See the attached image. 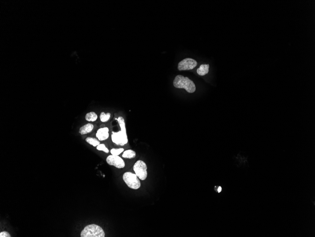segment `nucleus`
<instances>
[{"instance_id": "obj_1", "label": "nucleus", "mask_w": 315, "mask_h": 237, "mask_svg": "<svg viewBox=\"0 0 315 237\" xmlns=\"http://www.w3.org/2000/svg\"><path fill=\"white\" fill-rule=\"evenodd\" d=\"M117 121L120 127L121 131L118 132H112L111 140L116 145L124 146L128 143L125 119L123 117H120L117 118Z\"/></svg>"}, {"instance_id": "obj_2", "label": "nucleus", "mask_w": 315, "mask_h": 237, "mask_svg": "<svg viewBox=\"0 0 315 237\" xmlns=\"http://www.w3.org/2000/svg\"><path fill=\"white\" fill-rule=\"evenodd\" d=\"M173 85L174 87L178 89H184L188 92L190 93L195 92V85L194 82L187 77L183 76L181 75H178L175 77L173 81Z\"/></svg>"}, {"instance_id": "obj_3", "label": "nucleus", "mask_w": 315, "mask_h": 237, "mask_svg": "<svg viewBox=\"0 0 315 237\" xmlns=\"http://www.w3.org/2000/svg\"><path fill=\"white\" fill-rule=\"evenodd\" d=\"M103 230L98 225H90L84 228L81 232V237H104Z\"/></svg>"}, {"instance_id": "obj_4", "label": "nucleus", "mask_w": 315, "mask_h": 237, "mask_svg": "<svg viewBox=\"0 0 315 237\" xmlns=\"http://www.w3.org/2000/svg\"><path fill=\"white\" fill-rule=\"evenodd\" d=\"M123 179L127 186L133 189H137L141 186V182L137 175L132 172H127L124 174Z\"/></svg>"}, {"instance_id": "obj_5", "label": "nucleus", "mask_w": 315, "mask_h": 237, "mask_svg": "<svg viewBox=\"0 0 315 237\" xmlns=\"http://www.w3.org/2000/svg\"><path fill=\"white\" fill-rule=\"evenodd\" d=\"M147 167L144 162L141 160L137 161L134 165L133 169L140 179L144 180L147 178Z\"/></svg>"}, {"instance_id": "obj_6", "label": "nucleus", "mask_w": 315, "mask_h": 237, "mask_svg": "<svg viewBox=\"0 0 315 237\" xmlns=\"http://www.w3.org/2000/svg\"><path fill=\"white\" fill-rule=\"evenodd\" d=\"M197 65V62L195 60L190 58L184 59L180 61L178 64L179 71H185L192 70Z\"/></svg>"}, {"instance_id": "obj_7", "label": "nucleus", "mask_w": 315, "mask_h": 237, "mask_svg": "<svg viewBox=\"0 0 315 237\" xmlns=\"http://www.w3.org/2000/svg\"><path fill=\"white\" fill-rule=\"evenodd\" d=\"M106 162L109 165L113 166L117 169H122L125 167V163L121 158L119 156L110 155L107 157Z\"/></svg>"}, {"instance_id": "obj_8", "label": "nucleus", "mask_w": 315, "mask_h": 237, "mask_svg": "<svg viewBox=\"0 0 315 237\" xmlns=\"http://www.w3.org/2000/svg\"><path fill=\"white\" fill-rule=\"evenodd\" d=\"M109 129L108 127L100 128L97 131L96 136L100 141L107 140L109 137Z\"/></svg>"}, {"instance_id": "obj_9", "label": "nucleus", "mask_w": 315, "mask_h": 237, "mask_svg": "<svg viewBox=\"0 0 315 237\" xmlns=\"http://www.w3.org/2000/svg\"><path fill=\"white\" fill-rule=\"evenodd\" d=\"M93 128L94 126L93 124L90 123L87 124L80 128L79 133L82 135L87 134L92 131Z\"/></svg>"}, {"instance_id": "obj_10", "label": "nucleus", "mask_w": 315, "mask_h": 237, "mask_svg": "<svg viewBox=\"0 0 315 237\" xmlns=\"http://www.w3.org/2000/svg\"><path fill=\"white\" fill-rule=\"evenodd\" d=\"M209 64H202L197 70V74L201 76H204L207 74L209 71Z\"/></svg>"}, {"instance_id": "obj_11", "label": "nucleus", "mask_w": 315, "mask_h": 237, "mask_svg": "<svg viewBox=\"0 0 315 237\" xmlns=\"http://www.w3.org/2000/svg\"><path fill=\"white\" fill-rule=\"evenodd\" d=\"M85 118L87 121L94 122L97 119L98 116L94 112H90L89 113H87Z\"/></svg>"}, {"instance_id": "obj_12", "label": "nucleus", "mask_w": 315, "mask_h": 237, "mask_svg": "<svg viewBox=\"0 0 315 237\" xmlns=\"http://www.w3.org/2000/svg\"><path fill=\"white\" fill-rule=\"evenodd\" d=\"M136 156V153L135 152L132 150H126L124 152L122 155V157L126 159H133Z\"/></svg>"}, {"instance_id": "obj_13", "label": "nucleus", "mask_w": 315, "mask_h": 237, "mask_svg": "<svg viewBox=\"0 0 315 237\" xmlns=\"http://www.w3.org/2000/svg\"><path fill=\"white\" fill-rule=\"evenodd\" d=\"M86 141L87 143L93 146V147H97L100 144V142L99 140L93 138V137H87L86 138Z\"/></svg>"}, {"instance_id": "obj_14", "label": "nucleus", "mask_w": 315, "mask_h": 237, "mask_svg": "<svg viewBox=\"0 0 315 237\" xmlns=\"http://www.w3.org/2000/svg\"><path fill=\"white\" fill-rule=\"evenodd\" d=\"M110 116L111 114L110 113H105L104 112H102L100 115V119L103 122H106L110 119Z\"/></svg>"}, {"instance_id": "obj_15", "label": "nucleus", "mask_w": 315, "mask_h": 237, "mask_svg": "<svg viewBox=\"0 0 315 237\" xmlns=\"http://www.w3.org/2000/svg\"><path fill=\"white\" fill-rule=\"evenodd\" d=\"M124 149L123 148H119V149H112L110 150V153L113 155L118 156L122 152H123Z\"/></svg>"}, {"instance_id": "obj_16", "label": "nucleus", "mask_w": 315, "mask_h": 237, "mask_svg": "<svg viewBox=\"0 0 315 237\" xmlns=\"http://www.w3.org/2000/svg\"><path fill=\"white\" fill-rule=\"evenodd\" d=\"M96 149L98 151L104 152L106 153H109V149L106 147V146L104 144H100L97 146Z\"/></svg>"}, {"instance_id": "obj_17", "label": "nucleus", "mask_w": 315, "mask_h": 237, "mask_svg": "<svg viewBox=\"0 0 315 237\" xmlns=\"http://www.w3.org/2000/svg\"><path fill=\"white\" fill-rule=\"evenodd\" d=\"M0 237H11V236L10 233L7 232H2L0 233Z\"/></svg>"}, {"instance_id": "obj_18", "label": "nucleus", "mask_w": 315, "mask_h": 237, "mask_svg": "<svg viewBox=\"0 0 315 237\" xmlns=\"http://www.w3.org/2000/svg\"><path fill=\"white\" fill-rule=\"evenodd\" d=\"M217 190H218V193L221 192V191H222V187L221 186H219V187H218Z\"/></svg>"}]
</instances>
